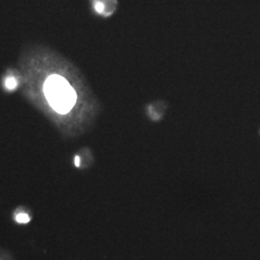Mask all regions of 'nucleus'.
Segmentation results:
<instances>
[{
  "label": "nucleus",
  "mask_w": 260,
  "mask_h": 260,
  "mask_svg": "<svg viewBox=\"0 0 260 260\" xmlns=\"http://www.w3.org/2000/svg\"><path fill=\"white\" fill-rule=\"evenodd\" d=\"M34 58L35 62L27 63L31 66L26 75L28 98L53 121L68 119L78 103L76 83L54 53L43 51Z\"/></svg>",
  "instance_id": "obj_1"
},
{
  "label": "nucleus",
  "mask_w": 260,
  "mask_h": 260,
  "mask_svg": "<svg viewBox=\"0 0 260 260\" xmlns=\"http://www.w3.org/2000/svg\"><path fill=\"white\" fill-rule=\"evenodd\" d=\"M116 0H93V9L104 16H108L116 9Z\"/></svg>",
  "instance_id": "obj_2"
},
{
  "label": "nucleus",
  "mask_w": 260,
  "mask_h": 260,
  "mask_svg": "<svg viewBox=\"0 0 260 260\" xmlns=\"http://www.w3.org/2000/svg\"><path fill=\"white\" fill-rule=\"evenodd\" d=\"M5 85H6V88L8 90H16L17 87H18V80H17L16 77L10 76L6 79Z\"/></svg>",
  "instance_id": "obj_3"
},
{
  "label": "nucleus",
  "mask_w": 260,
  "mask_h": 260,
  "mask_svg": "<svg viewBox=\"0 0 260 260\" xmlns=\"http://www.w3.org/2000/svg\"><path fill=\"white\" fill-rule=\"evenodd\" d=\"M17 222L19 223H26L30 221V217L26 213H19L16 217Z\"/></svg>",
  "instance_id": "obj_4"
}]
</instances>
